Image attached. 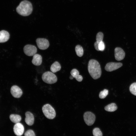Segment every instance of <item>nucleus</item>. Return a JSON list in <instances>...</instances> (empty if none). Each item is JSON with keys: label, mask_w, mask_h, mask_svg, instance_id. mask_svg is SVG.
Returning <instances> with one entry per match:
<instances>
[{"label": "nucleus", "mask_w": 136, "mask_h": 136, "mask_svg": "<svg viewBox=\"0 0 136 136\" xmlns=\"http://www.w3.org/2000/svg\"><path fill=\"white\" fill-rule=\"evenodd\" d=\"M13 130L16 135L21 136L24 132V127L21 123L19 122L15 123L14 126Z\"/></svg>", "instance_id": "9b49d317"}, {"label": "nucleus", "mask_w": 136, "mask_h": 136, "mask_svg": "<svg viewBox=\"0 0 136 136\" xmlns=\"http://www.w3.org/2000/svg\"><path fill=\"white\" fill-rule=\"evenodd\" d=\"M36 42L38 47L40 50H46L49 46L48 41L46 39L38 38L36 40Z\"/></svg>", "instance_id": "0eeeda50"}, {"label": "nucleus", "mask_w": 136, "mask_h": 136, "mask_svg": "<svg viewBox=\"0 0 136 136\" xmlns=\"http://www.w3.org/2000/svg\"><path fill=\"white\" fill-rule=\"evenodd\" d=\"M42 62V57L40 55L36 54L33 56L32 62L33 64L36 66H39L41 64Z\"/></svg>", "instance_id": "4468645a"}, {"label": "nucleus", "mask_w": 136, "mask_h": 136, "mask_svg": "<svg viewBox=\"0 0 136 136\" xmlns=\"http://www.w3.org/2000/svg\"><path fill=\"white\" fill-rule=\"evenodd\" d=\"M25 121L28 125H32L34 123V117L33 114L30 112L27 111L25 114Z\"/></svg>", "instance_id": "f8f14e48"}, {"label": "nucleus", "mask_w": 136, "mask_h": 136, "mask_svg": "<svg viewBox=\"0 0 136 136\" xmlns=\"http://www.w3.org/2000/svg\"><path fill=\"white\" fill-rule=\"evenodd\" d=\"M83 117L85 122L88 126L92 125L94 123L95 119L94 114L90 112H85L84 114Z\"/></svg>", "instance_id": "39448f33"}, {"label": "nucleus", "mask_w": 136, "mask_h": 136, "mask_svg": "<svg viewBox=\"0 0 136 136\" xmlns=\"http://www.w3.org/2000/svg\"><path fill=\"white\" fill-rule=\"evenodd\" d=\"M103 37L104 35L103 33L101 32H98L97 33L96 35V41L99 44L100 42L103 41Z\"/></svg>", "instance_id": "412c9836"}, {"label": "nucleus", "mask_w": 136, "mask_h": 136, "mask_svg": "<svg viewBox=\"0 0 136 136\" xmlns=\"http://www.w3.org/2000/svg\"><path fill=\"white\" fill-rule=\"evenodd\" d=\"M10 118L12 122L15 123L19 122L21 120V116L17 114H11L10 116Z\"/></svg>", "instance_id": "f3484780"}, {"label": "nucleus", "mask_w": 136, "mask_h": 136, "mask_svg": "<svg viewBox=\"0 0 136 136\" xmlns=\"http://www.w3.org/2000/svg\"><path fill=\"white\" fill-rule=\"evenodd\" d=\"M129 90L132 94L136 96V82L133 83L130 85Z\"/></svg>", "instance_id": "aec40b11"}, {"label": "nucleus", "mask_w": 136, "mask_h": 136, "mask_svg": "<svg viewBox=\"0 0 136 136\" xmlns=\"http://www.w3.org/2000/svg\"><path fill=\"white\" fill-rule=\"evenodd\" d=\"M99 43L96 41L95 42L94 44V46L95 49L98 51H99Z\"/></svg>", "instance_id": "a878e982"}, {"label": "nucleus", "mask_w": 136, "mask_h": 136, "mask_svg": "<svg viewBox=\"0 0 136 136\" xmlns=\"http://www.w3.org/2000/svg\"><path fill=\"white\" fill-rule=\"evenodd\" d=\"M104 109L105 110L107 111L113 112L117 110V107L115 103H113L106 106Z\"/></svg>", "instance_id": "a211bd4d"}, {"label": "nucleus", "mask_w": 136, "mask_h": 136, "mask_svg": "<svg viewBox=\"0 0 136 136\" xmlns=\"http://www.w3.org/2000/svg\"><path fill=\"white\" fill-rule=\"evenodd\" d=\"M108 90L106 89H104L100 92L99 94V97L101 99H104L108 95Z\"/></svg>", "instance_id": "5701e85b"}, {"label": "nucleus", "mask_w": 136, "mask_h": 136, "mask_svg": "<svg viewBox=\"0 0 136 136\" xmlns=\"http://www.w3.org/2000/svg\"><path fill=\"white\" fill-rule=\"evenodd\" d=\"M75 50L77 55L79 57L82 56L83 54V50L82 47L80 45H77L75 47Z\"/></svg>", "instance_id": "6ab92c4d"}, {"label": "nucleus", "mask_w": 136, "mask_h": 136, "mask_svg": "<svg viewBox=\"0 0 136 136\" xmlns=\"http://www.w3.org/2000/svg\"><path fill=\"white\" fill-rule=\"evenodd\" d=\"M122 66L121 63L110 62L106 64L105 69L107 71L111 72L119 69Z\"/></svg>", "instance_id": "6e6552de"}, {"label": "nucleus", "mask_w": 136, "mask_h": 136, "mask_svg": "<svg viewBox=\"0 0 136 136\" xmlns=\"http://www.w3.org/2000/svg\"><path fill=\"white\" fill-rule=\"evenodd\" d=\"M114 55L115 59L118 61L122 60L124 58L125 53L121 48L117 47L114 50Z\"/></svg>", "instance_id": "1a4fd4ad"}, {"label": "nucleus", "mask_w": 136, "mask_h": 136, "mask_svg": "<svg viewBox=\"0 0 136 136\" xmlns=\"http://www.w3.org/2000/svg\"><path fill=\"white\" fill-rule=\"evenodd\" d=\"M105 45L104 42L102 41L100 42L99 44V51H103L105 48Z\"/></svg>", "instance_id": "393cba45"}, {"label": "nucleus", "mask_w": 136, "mask_h": 136, "mask_svg": "<svg viewBox=\"0 0 136 136\" xmlns=\"http://www.w3.org/2000/svg\"><path fill=\"white\" fill-rule=\"evenodd\" d=\"M74 78V77H73L72 76V75H71V76L70 77V78L71 79H72L73 78Z\"/></svg>", "instance_id": "bb28decb"}, {"label": "nucleus", "mask_w": 136, "mask_h": 136, "mask_svg": "<svg viewBox=\"0 0 136 136\" xmlns=\"http://www.w3.org/2000/svg\"><path fill=\"white\" fill-rule=\"evenodd\" d=\"M71 74L74 78H75L78 82H81L83 80L82 76L79 75V71L76 69H73L71 72Z\"/></svg>", "instance_id": "2eb2a0df"}, {"label": "nucleus", "mask_w": 136, "mask_h": 136, "mask_svg": "<svg viewBox=\"0 0 136 136\" xmlns=\"http://www.w3.org/2000/svg\"><path fill=\"white\" fill-rule=\"evenodd\" d=\"M25 55L28 56H33L37 52L36 47L34 45L27 44L25 45L23 49Z\"/></svg>", "instance_id": "423d86ee"}, {"label": "nucleus", "mask_w": 136, "mask_h": 136, "mask_svg": "<svg viewBox=\"0 0 136 136\" xmlns=\"http://www.w3.org/2000/svg\"><path fill=\"white\" fill-rule=\"evenodd\" d=\"M32 10L33 7L31 3L26 0L21 1L16 8L17 12L19 15L24 16L30 15Z\"/></svg>", "instance_id": "f03ea898"}, {"label": "nucleus", "mask_w": 136, "mask_h": 136, "mask_svg": "<svg viewBox=\"0 0 136 136\" xmlns=\"http://www.w3.org/2000/svg\"><path fill=\"white\" fill-rule=\"evenodd\" d=\"M9 38L10 35L8 31L4 30L0 31V43L7 41Z\"/></svg>", "instance_id": "ddd939ff"}, {"label": "nucleus", "mask_w": 136, "mask_h": 136, "mask_svg": "<svg viewBox=\"0 0 136 136\" xmlns=\"http://www.w3.org/2000/svg\"><path fill=\"white\" fill-rule=\"evenodd\" d=\"M42 78L44 82L49 84L55 83L57 80L56 75L52 72L50 71L46 72L43 73Z\"/></svg>", "instance_id": "20e7f679"}, {"label": "nucleus", "mask_w": 136, "mask_h": 136, "mask_svg": "<svg viewBox=\"0 0 136 136\" xmlns=\"http://www.w3.org/2000/svg\"><path fill=\"white\" fill-rule=\"evenodd\" d=\"M42 111L45 116L48 119H53L56 116V113L55 110L49 104L44 105L42 107Z\"/></svg>", "instance_id": "7ed1b4c3"}, {"label": "nucleus", "mask_w": 136, "mask_h": 136, "mask_svg": "<svg viewBox=\"0 0 136 136\" xmlns=\"http://www.w3.org/2000/svg\"><path fill=\"white\" fill-rule=\"evenodd\" d=\"M88 69L90 75L93 79H96L101 76V71L100 65L97 60L93 59L90 60L88 64Z\"/></svg>", "instance_id": "f257e3e1"}, {"label": "nucleus", "mask_w": 136, "mask_h": 136, "mask_svg": "<svg viewBox=\"0 0 136 136\" xmlns=\"http://www.w3.org/2000/svg\"><path fill=\"white\" fill-rule=\"evenodd\" d=\"M25 136H35L36 135L34 131L31 129L27 130L24 134Z\"/></svg>", "instance_id": "b1692460"}, {"label": "nucleus", "mask_w": 136, "mask_h": 136, "mask_svg": "<svg viewBox=\"0 0 136 136\" xmlns=\"http://www.w3.org/2000/svg\"><path fill=\"white\" fill-rule=\"evenodd\" d=\"M93 134L94 136H102V133L100 129L98 128H95L93 130Z\"/></svg>", "instance_id": "4be33fe9"}, {"label": "nucleus", "mask_w": 136, "mask_h": 136, "mask_svg": "<svg viewBox=\"0 0 136 136\" xmlns=\"http://www.w3.org/2000/svg\"><path fill=\"white\" fill-rule=\"evenodd\" d=\"M11 93L13 96L16 98L20 97L22 94L21 88L16 85H14L11 88Z\"/></svg>", "instance_id": "9d476101"}, {"label": "nucleus", "mask_w": 136, "mask_h": 136, "mask_svg": "<svg viewBox=\"0 0 136 136\" xmlns=\"http://www.w3.org/2000/svg\"><path fill=\"white\" fill-rule=\"evenodd\" d=\"M61 69V65L59 62L57 61L53 63L51 65L50 68L51 71L53 73L59 71Z\"/></svg>", "instance_id": "dca6fc26"}]
</instances>
